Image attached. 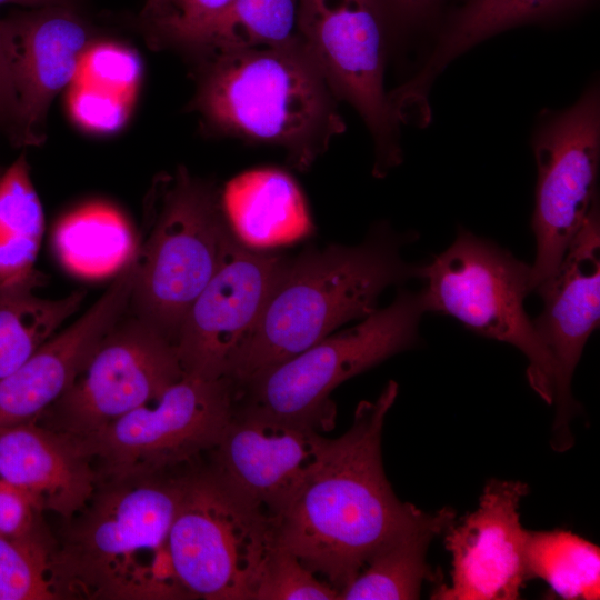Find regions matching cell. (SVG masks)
I'll return each mask as SVG.
<instances>
[{
  "label": "cell",
  "mask_w": 600,
  "mask_h": 600,
  "mask_svg": "<svg viewBox=\"0 0 600 600\" xmlns=\"http://www.w3.org/2000/svg\"><path fill=\"white\" fill-rule=\"evenodd\" d=\"M529 492L521 481L492 479L478 508L447 529L446 548L452 556L451 583L432 599L514 600L529 579L526 564L528 531L519 504Z\"/></svg>",
  "instance_id": "16"
},
{
  "label": "cell",
  "mask_w": 600,
  "mask_h": 600,
  "mask_svg": "<svg viewBox=\"0 0 600 600\" xmlns=\"http://www.w3.org/2000/svg\"><path fill=\"white\" fill-rule=\"evenodd\" d=\"M542 299L534 328L554 370L557 412L551 444L557 451L572 443L574 410L571 380L583 348L600 320V219L598 204L571 241L552 276L536 289Z\"/></svg>",
  "instance_id": "15"
},
{
  "label": "cell",
  "mask_w": 600,
  "mask_h": 600,
  "mask_svg": "<svg viewBox=\"0 0 600 600\" xmlns=\"http://www.w3.org/2000/svg\"><path fill=\"white\" fill-rule=\"evenodd\" d=\"M439 0H377L388 21L401 26L417 24L434 10Z\"/></svg>",
  "instance_id": "35"
},
{
  "label": "cell",
  "mask_w": 600,
  "mask_h": 600,
  "mask_svg": "<svg viewBox=\"0 0 600 600\" xmlns=\"http://www.w3.org/2000/svg\"><path fill=\"white\" fill-rule=\"evenodd\" d=\"M53 538L0 536V600H60L50 571Z\"/></svg>",
  "instance_id": "28"
},
{
  "label": "cell",
  "mask_w": 600,
  "mask_h": 600,
  "mask_svg": "<svg viewBox=\"0 0 600 600\" xmlns=\"http://www.w3.org/2000/svg\"><path fill=\"white\" fill-rule=\"evenodd\" d=\"M538 167L532 231V291L559 267L571 241L597 206L600 102L596 88L537 131Z\"/></svg>",
  "instance_id": "12"
},
{
  "label": "cell",
  "mask_w": 600,
  "mask_h": 600,
  "mask_svg": "<svg viewBox=\"0 0 600 600\" xmlns=\"http://www.w3.org/2000/svg\"><path fill=\"white\" fill-rule=\"evenodd\" d=\"M587 0H468L449 23L423 68L390 92L393 107L403 116L429 114L427 94L447 64L478 42L528 21L569 10Z\"/></svg>",
  "instance_id": "20"
},
{
  "label": "cell",
  "mask_w": 600,
  "mask_h": 600,
  "mask_svg": "<svg viewBox=\"0 0 600 600\" xmlns=\"http://www.w3.org/2000/svg\"><path fill=\"white\" fill-rule=\"evenodd\" d=\"M183 374L176 342L126 311L70 387L37 421L84 439L154 402Z\"/></svg>",
  "instance_id": "11"
},
{
  "label": "cell",
  "mask_w": 600,
  "mask_h": 600,
  "mask_svg": "<svg viewBox=\"0 0 600 600\" xmlns=\"http://www.w3.org/2000/svg\"><path fill=\"white\" fill-rule=\"evenodd\" d=\"M286 260L256 252L230 234L219 267L191 303L176 338L184 374L230 378Z\"/></svg>",
  "instance_id": "13"
},
{
  "label": "cell",
  "mask_w": 600,
  "mask_h": 600,
  "mask_svg": "<svg viewBox=\"0 0 600 600\" xmlns=\"http://www.w3.org/2000/svg\"><path fill=\"white\" fill-rule=\"evenodd\" d=\"M421 289L428 312L450 316L483 337L513 346L528 360L527 377L548 404L554 398L551 357L527 314L531 266L467 230L422 266Z\"/></svg>",
  "instance_id": "7"
},
{
  "label": "cell",
  "mask_w": 600,
  "mask_h": 600,
  "mask_svg": "<svg viewBox=\"0 0 600 600\" xmlns=\"http://www.w3.org/2000/svg\"><path fill=\"white\" fill-rule=\"evenodd\" d=\"M454 511L419 509L370 557L338 600H412L420 597L423 581L432 578L426 561L431 540L454 522Z\"/></svg>",
  "instance_id": "22"
},
{
  "label": "cell",
  "mask_w": 600,
  "mask_h": 600,
  "mask_svg": "<svg viewBox=\"0 0 600 600\" xmlns=\"http://www.w3.org/2000/svg\"><path fill=\"white\" fill-rule=\"evenodd\" d=\"M222 203L233 234L246 246L277 247L312 230L296 182L277 169H257L236 177L227 184Z\"/></svg>",
  "instance_id": "21"
},
{
  "label": "cell",
  "mask_w": 600,
  "mask_h": 600,
  "mask_svg": "<svg viewBox=\"0 0 600 600\" xmlns=\"http://www.w3.org/2000/svg\"><path fill=\"white\" fill-rule=\"evenodd\" d=\"M134 100L90 84L71 82L67 109L77 126L94 133L119 130L129 119Z\"/></svg>",
  "instance_id": "32"
},
{
  "label": "cell",
  "mask_w": 600,
  "mask_h": 600,
  "mask_svg": "<svg viewBox=\"0 0 600 600\" xmlns=\"http://www.w3.org/2000/svg\"><path fill=\"white\" fill-rule=\"evenodd\" d=\"M320 431L238 408L206 468L228 489L274 519L316 464Z\"/></svg>",
  "instance_id": "14"
},
{
  "label": "cell",
  "mask_w": 600,
  "mask_h": 600,
  "mask_svg": "<svg viewBox=\"0 0 600 600\" xmlns=\"http://www.w3.org/2000/svg\"><path fill=\"white\" fill-rule=\"evenodd\" d=\"M200 58L190 108L209 128L278 146L289 163L302 171L346 131L339 100L302 41Z\"/></svg>",
  "instance_id": "3"
},
{
  "label": "cell",
  "mask_w": 600,
  "mask_h": 600,
  "mask_svg": "<svg viewBox=\"0 0 600 600\" xmlns=\"http://www.w3.org/2000/svg\"><path fill=\"white\" fill-rule=\"evenodd\" d=\"M44 283L32 269L0 284V380L21 367L81 306L86 296L76 290L61 299L36 294Z\"/></svg>",
  "instance_id": "23"
},
{
  "label": "cell",
  "mask_w": 600,
  "mask_h": 600,
  "mask_svg": "<svg viewBox=\"0 0 600 600\" xmlns=\"http://www.w3.org/2000/svg\"><path fill=\"white\" fill-rule=\"evenodd\" d=\"M171 0H146L141 17L148 26L154 23L163 17Z\"/></svg>",
  "instance_id": "36"
},
{
  "label": "cell",
  "mask_w": 600,
  "mask_h": 600,
  "mask_svg": "<svg viewBox=\"0 0 600 600\" xmlns=\"http://www.w3.org/2000/svg\"><path fill=\"white\" fill-rule=\"evenodd\" d=\"M237 398L230 378L183 374L154 402L81 440L99 478L192 466L218 443L234 414Z\"/></svg>",
  "instance_id": "9"
},
{
  "label": "cell",
  "mask_w": 600,
  "mask_h": 600,
  "mask_svg": "<svg viewBox=\"0 0 600 600\" xmlns=\"http://www.w3.org/2000/svg\"><path fill=\"white\" fill-rule=\"evenodd\" d=\"M43 231L42 203L22 153L0 176V284L34 269Z\"/></svg>",
  "instance_id": "25"
},
{
  "label": "cell",
  "mask_w": 600,
  "mask_h": 600,
  "mask_svg": "<svg viewBox=\"0 0 600 600\" xmlns=\"http://www.w3.org/2000/svg\"><path fill=\"white\" fill-rule=\"evenodd\" d=\"M9 29L6 19L0 18V131L10 141L19 144V104L14 88Z\"/></svg>",
  "instance_id": "34"
},
{
  "label": "cell",
  "mask_w": 600,
  "mask_h": 600,
  "mask_svg": "<svg viewBox=\"0 0 600 600\" xmlns=\"http://www.w3.org/2000/svg\"><path fill=\"white\" fill-rule=\"evenodd\" d=\"M397 396L398 384L389 381L374 401H361L350 429L327 440L303 483L273 519L276 546L338 592L419 510L396 497L382 464V428Z\"/></svg>",
  "instance_id": "1"
},
{
  "label": "cell",
  "mask_w": 600,
  "mask_h": 600,
  "mask_svg": "<svg viewBox=\"0 0 600 600\" xmlns=\"http://www.w3.org/2000/svg\"><path fill=\"white\" fill-rule=\"evenodd\" d=\"M231 233L222 194L211 183L184 167L157 176L144 200L127 311L176 342Z\"/></svg>",
  "instance_id": "5"
},
{
  "label": "cell",
  "mask_w": 600,
  "mask_h": 600,
  "mask_svg": "<svg viewBox=\"0 0 600 600\" xmlns=\"http://www.w3.org/2000/svg\"><path fill=\"white\" fill-rule=\"evenodd\" d=\"M338 593L294 554L276 546L264 564L253 600H338Z\"/></svg>",
  "instance_id": "30"
},
{
  "label": "cell",
  "mask_w": 600,
  "mask_h": 600,
  "mask_svg": "<svg viewBox=\"0 0 600 600\" xmlns=\"http://www.w3.org/2000/svg\"><path fill=\"white\" fill-rule=\"evenodd\" d=\"M78 0H0V6L2 4H19L30 8H42L51 6H66L74 8V4Z\"/></svg>",
  "instance_id": "37"
},
{
  "label": "cell",
  "mask_w": 600,
  "mask_h": 600,
  "mask_svg": "<svg viewBox=\"0 0 600 600\" xmlns=\"http://www.w3.org/2000/svg\"><path fill=\"white\" fill-rule=\"evenodd\" d=\"M428 312L422 291L401 290L391 304L357 326L327 336L298 356L237 387V407L326 431L333 427L331 391L419 339Z\"/></svg>",
  "instance_id": "6"
},
{
  "label": "cell",
  "mask_w": 600,
  "mask_h": 600,
  "mask_svg": "<svg viewBox=\"0 0 600 600\" xmlns=\"http://www.w3.org/2000/svg\"><path fill=\"white\" fill-rule=\"evenodd\" d=\"M193 466L98 479L50 553L60 600L192 599L173 570L168 538Z\"/></svg>",
  "instance_id": "2"
},
{
  "label": "cell",
  "mask_w": 600,
  "mask_h": 600,
  "mask_svg": "<svg viewBox=\"0 0 600 600\" xmlns=\"http://www.w3.org/2000/svg\"><path fill=\"white\" fill-rule=\"evenodd\" d=\"M54 248L68 269L96 277L117 272L136 246L120 212L103 203H90L60 221Z\"/></svg>",
  "instance_id": "24"
},
{
  "label": "cell",
  "mask_w": 600,
  "mask_h": 600,
  "mask_svg": "<svg viewBox=\"0 0 600 600\" xmlns=\"http://www.w3.org/2000/svg\"><path fill=\"white\" fill-rule=\"evenodd\" d=\"M136 263L133 251L84 314L0 380V427L38 420L70 387L100 340L127 311Z\"/></svg>",
  "instance_id": "18"
},
{
  "label": "cell",
  "mask_w": 600,
  "mask_h": 600,
  "mask_svg": "<svg viewBox=\"0 0 600 600\" xmlns=\"http://www.w3.org/2000/svg\"><path fill=\"white\" fill-rule=\"evenodd\" d=\"M19 104V147L46 139L47 116L57 93L72 82L93 41L74 8H33L6 18Z\"/></svg>",
  "instance_id": "17"
},
{
  "label": "cell",
  "mask_w": 600,
  "mask_h": 600,
  "mask_svg": "<svg viewBox=\"0 0 600 600\" xmlns=\"http://www.w3.org/2000/svg\"><path fill=\"white\" fill-rule=\"evenodd\" d=\"M0 536L11 538H51L42 512L31 498L0 479Z\"/></svg>",
  "instance_id": "33"
},
{
  "label": "cell",
  "mask_w": 600,
  "mask_h": 600,
  "mask_svg": "<svg viewBox=\"0 0 600 600\" xmlns=\"http://www.w3.org/2000/svg\"><path fill=\"white\" fill-rule=\"evenodd\" d=\"M234 0H171L168 10L150 24L157 44H171L191 52Z\"/></svg>",
  "instance_id": "31"
},
{
  "label": "cell",
  "mask_w": 600,
  "mask_h": 600,
  "mask_svg": "<svg viewBox=\"0 0 600 600\" xmlns=\"http://www.w3.org/2000/svg\"><path fill=\"white\" fill-rule=\"evenodd\" d=\"M142 77L138 53L116 41H92L72 82L90 84L136 101Z\"/></svg>",
  "instance_id": "29"
},
{
  "label": "cell",
  "mask_w": 600,
  "mask_h": 600,
  "mask_svg": "<svg viewBox=\"0 0 600 600\" xmlns=\"http://www.w3.org/2000/svg\"><path fill=\"white\" fill-rule=\"evenodd\" d=\"M176 576L192 599L253 600L276 547L273 519L194 464L169 531Z\"/></svg>",
  "instance_id": "8"
},
{
  "label": "cell",
  "mask_w": 600,
  "mask_h": 600,
  "mask_svg": "<svg viewBox=\"0 0 600 600\" xmlns=\"http://www.w3.org/2000/svg\"><path fill=\"white\" fill-rule=\"evenodd\" d=\"M528 577L544 580L567 600L600 598V550L570 531H528Z\"/></svg>",
  "instance_id": "26"
},
{
  "label": "cell",
  "mask_w": 600,
  "mask_h": 600,
  "mask_svg": "<svg viewBox=\"0 0 600 600\" xmlns=\"http://www.w3.org/2000/svg\"><path fill=\"white\" fill-rule=\"evenodd\" d=\"M388 19L377 0H301L300 38L338 100L368 127L383 177L401 162L399 126L384 90Z\"/></svg>",
  "instance_id": "10"
},
{
  "label": "cell",
  "mask_w": 600,
  "mask_h": 600,
  "mask_svg": "<svg viewBox=\"0 0 600 600\" xmlns=\"http://www.w3.org/2000/svg\"><path fill=\"white\" fill-rule=\"evenodd\" d=\"M1 173H2V172H1V168H0V176H1Z\"/></svg>",
  "instance_id": "38"
},
{
  "label": "cell",
  "mask_w": 600,
  "mask_h": 600,
  "mask_svg": "<svg viewBox=\"0 0 600 600\" xmlns=\"http://www.w3.org/2000/svg\"><path fill=\"white\" fill-rule=\"evenodd\" d=\"M300 6L301 0H234L193 52L202 57L231 49L300 42Z\"/></svg>",
  "instance_id": "27"
},
{
  "label": "cell",
  "mask_w": 600,
  "mask_h": 600,
  "mask_svg": "<svg viewBox=\"0 0 600 600\" xmlns=\"http://www.w3.org/2000/svg\"><path fill=\"white\" fill-rule=\"evenodd\" d=\"M0 479L64 522L88 502L99 476L81 439L32 420L0 427Z\"/></svg>",
  "instance_id": "19"
},
{
  "label": "cell",
  "mask_w": 600,
  "mask_h": 600,
  "mask_svg": "<svg viewBox=\"0 0 600 600\" xmlns=\"http://www.w3.org/2000/svg\"><path fill=\"white\" fill-rule=\"evenodd\" d=\"M417 236L380 227L358 246L333 244L288 259L230 379L243 386L298 356L337 327L377 310L390 286L421 279L401 248Z\"/></svg>",
  "instance_id": "4"
}]
</instances>
